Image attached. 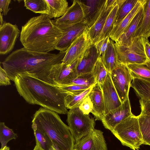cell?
Segmentation results:
<instances>
[{
    "label": "cell",
    "mask_w": 150,
    "mask_h": 150,
    "mask_svg": "<svg viewBox=\"0 0 150 150\" xmlns=\"http://www.w3.org/2000/svg\"><path fill=\"white\" fill-rule=\"evenodd\" d=\"M65 53L66 51L57 54L38 52L23 47L5 59L2 62L3 68L13 81L18 75L26 74L54 84L49 77L50 70L54 65L62 62Z\"/></svg>",
    "instance_id": "6da1fadb"
},
{
    "label": "cell",
    "mask_w": 150,
    "mask_h": 150,
    "mask_svg": "<svg viewBox=\"0 0 150 150\" xmlns=\"http://www.w3.org/2000/svg\"><path fill=\"white\" fill-rule=\"evenodd\" d=\"M14 82L20 95L28 103L38 105L58 114H67L65 100L69 94L57 85L26 74L18 75Z\"/></svg>",
    "instance_id": "7a4b0ae2"
},
{
    "label": "cell",
    "mask_w": 150,
    "mask_h": 150,
    "mask_svg": "<svg viewBox=\"0 0 150 150\" xmlns=\"http://www.w3.org/2000/svg\"><path fill=\"white\" fill-rule=\"evenodd\" d=\"M62 30L46 15L30 18L22 27L20 40L23 47L34 51L48 53L56 50Z\"/></svg>",
    "instance_id": "3957f363"
},
{
    "label": "cell",
    "mask_w": 150,
    "mask_h": 150,
    "mask_svg": "<svg viewBox=\"0 0 150 150\" xmlns=\"http://www.w3.org/2000/svg\"><path fill=\"white\" fill-rule=\"evenodd\" d=\"M58 114L41 107L34 114L32 126L45 133L57 150H73L75 142Z\"/></svg>",
    "instance_id": "277c9868"
},
{
    "label": "cell",
    "mask_w": 150,
    "mask_h": 150,
    "mask_svg": "<svg viewBox=\"0 0 150 150\" xmlns=\"http://www.w3.org/2000/svg\"><path fill=\"white\" fill-rule=\"evenodd\" d=\"M123 145L133 150H138L143 144L138 116L134 115L116 126L111 131Z\"/></svg>",
    "instance_id": "5b68a950"
},
{
    "label": "cell",
    "mask_w": 150,
    "mask_h": 150,
    "mask_svg": "<svg viewBox=\"0 0 150 150\" xmlns=\"http://www.w3.org/2000/svg\"><path fill=\"white\" fill-rule=\"evenodd\" d=\"M114 46L119 64L125 65L141 64L148 60L144 50V38H134L128 46L120 45L115 42Z\"/></svg>",
    "instance_id": "8992f818"
},
{
    "label": "cell",
    "mask_w": 150,
    "mask_h": 150,
    "mask_svg": "<svg viewBox=\"0 0 150 150\" xmlns=\"http://www.w3.org/2000/svg\"><path fill=\"white\" fill-rule=\"evenodd\" d=\"M67 122L75 142L94 129L95 122L89 115L84 114L79 106L70 109L67 113Z\"/></svg>",
    "instance_id": "52a82bcc"
},
{
    "label": "cell",
    "mask_w": 150,
    "mask_h": 150,
    "mask_svg": "<svg viewBox=\"0 0 150 150\" xmlns=\"http://www.w3.org/2000/svg\"><path fill=\"white\" fill-rule=\"evenodd\" d=\"M111 79L122 103L129 96L133 78L126 65L119 64L110 73Z\"/></svg>",
    "instance_id": "ba28073f"
},
{
    "label": "cell",
    "mask_w": 150,
    "mask_h": 150,
    "mask_svg": "<svg viewBox=\"0 0 150 150\" xmlns=\"http://www.w3.org/2000/svg\"><path fill=\"white\" fill-rule=\"evenodd\" d=\"M55 24L63 31L62 35L57 44L56 50L59 52L66 51L73 42L87 30L83 21L74 24L58 23Z\"/></svg>",
    "instance_id": "9c48e42d"
},
{
    "label": "cell",
    "mask_w": 150,
    "mask_h": 150,
    "mask_svg": "<svg viewBox=\"0 0 150 150\" xmlns=\"http://www.w3.org/2000/svg\"><path fill=\"white\" fill-rule=\"evenodd\" d=\"M87 30L79 36L66 51L62 63L70 65L80 59L92 45Z\"/></svg>",
    "instance_id": "30bf717a"
},
{
    "label": "cell",
    "mask_w": 150,
    "mask_h": 150,
    "mask_svg": "<svg viewBox=\"0 0 150 150\" xmlns=\"http://www.w3.org/2000/svg\"><path fill=\"white\" fill-rule=\"evenodd\" d=\"M21 32L16 24L4 22L0 25V54H6L13 50Z\"/></svg>",
    "instance_id": "8fae6325"
},
{
    "label": "cell",
    "mask_w": 150,
    "mask_h": 150,
    "mask_svg": "<svg viewBox=\"0 0 150 150\" xmlns=\"http://www.w3.org/2000/svg\"><path fill=\"white\" fill-rule=\"evenodd\" d=\"M80 59L70 65H66L62 62L54 65L50 70L49 77L54 84H67L76 78L75 69Z\"/></svg>",
    "instance_id": "7c38bea8"
},
{
    "label": "cell",
    "mask_w": 150,
    "mask_h": 150,
    "mask_svg": "<svg viewBox=\"0 0 150 150\" xmlns=\"http://www.w3.org/2000/svg\"><path fill=\"white\" fill-rule=\"evenodd\" d=\"M133 115L128 96L120 106L105 115L101 121L104 127L111 131L117 125Z\"/></svg>",
    "instance_id": "4fadbf2b"
},
{
    "label": "cell",
    "mask_w": 150,
    "mask_h": 150,
    "mask_svg": "<svg viewBox=\"0 0 150 150\" xmlns=\"http://www.w3.org/2000/svg\"><path fill=\"white\" fill-rule=\"evenodd\" d=\"M74 149L76 150H107L103 132L95 129L75 142Z\"/></svg>",
    "instance_id": "5bb4252c"
},
{
    "label": "cell",
    "mask_w": 150,
    "mask_h": 150,
    "mask_svg": "<svg viewBox=\"0 0 150 150\" xmlns=\"http://www.w3.org/2000/svg\"><path fill=\"white\" fill-rule=\"evenodd\" d=\"M105 0H79L87 30L91 27L100 16L105 4Z\"/></svg>",
    "instance_id": "9a60e30c"
},
{
    "label": "cell",
    "mask_w": 150,
    "mask_h": 150,
    "mask_svg": "<svg viewBox=\"0 0 150 150\" xmlns=\"http://www.w3.org/2000/svg\"><path fill=\"white\" fill-rule=\"evenodd\" d=\"M100 86L104 101L105 115L118 107L122 103L112 83L110 73H108L104 82Z\"/></svg>",
    "instance_id": "2e32d148"
},
{
    "label": "cell",
    "mask_w": 150,
    "mask_h": 150,
    "mask_svg": "<svg viewBox=\"0 0 150 150\" xmlns=\"http://www.w3.org/2000/svg\"><path fill=\"white\" fill-rule=\"evenodd\" d=\"M116 3V0H106L99 18L94 24L87 30L92 44L98 41L107 17Z\"/></svg>",
    "instance_id": "e0dca14e"
},
{
    "label": "cell",
    "mask_w": 150,
    "mask_h": 150,
    "mask_svg": "<svg viewBox=\"0 0 150 150\" xmlns=\"http://www.w3.org/2000/svg\"><path fill=\"white\" fill-rule=\"evenodd\" d=\"M99 57L94 44H92L80 59L75 69L76 76L91 72Z\"/></svg>",
    "instance_id": "ac0fdd59"
},
{
    "label": "cell",
    "mask_w": 150,
    "mask_h": 150,
    "mask_svg": "<svg viewBox=\"0 0 150 150\" xmlns=\"http://www.w3.org/2000/svg\"><path fill=\"white\" fill-rule=\"evenodd\" d=\"M146 0H138L130 13L117 26L114 27L109 35L110 39L115 42L139 13Z\"/></svg>",
    "instance_id": "d6986e66"
},
{
    "label": "cell",
    "mask_w": 150,
    "mask_h": 150,
    "mask_svg": "<svg viewBox=\"0 0 150 150\" xmlns=\"http://www.w3.org/2000/svg\"><path fill=\"white\" fill-rule=\"evenodd\" d=\"M89 95L93 104L91 113L96 120L101 121L105 115V105L101 88L98 83L93 86Z\"/></svg>",
    "instance_id": "ffe728a7"
},
{
    "label": "cell",
    "mask_w": 150,
    "mask_h": 150,
    "mask_svg": "<svg viewBox=\"0 0 150 150\" xmlns=\"http://www.w3.org/2000/svg\"><path fill=\"white\" fill-rule=\"evenodd\" d=\"M145 4L115 43L119 45L125 46H128L131 45L134 34L143 19L144 12Z\"/></svg>",
    "instance_id": "44dd1931"
},
{
    "label": "cell",
    "mask_w": 150,
    "mask_h": 150,
    "mask_svg": "<svg viewBox=\"0 0 150 150\" xmlns=\"http://www.w3.org/2000/svg\"><path fill=\"white\" fill-rule=\"evenodd\" d=\"M83 13L79 0H75L63 16L54 21L58 23L74 24L83 21Z\"/></svg>",
    "instance_id": "7402d4cb"
},
{
    "label": "cell",
    "mask_w": 150,
    "mask_h": 150,
    "mask_svg": "<svg viewBox=\"0 0 150 150\" xmlns=\"http://www.w3.org/2000/svg\"><path fill=\"white\" fill-rule=\"evenodd\" d=\"M144 10L143 19L134 33L133 38L148 39L150 37V0H146Z\"/></svg>",
    "instance_id": "603a6c76"
},
{
    "label": "cell",
    "mask_w": 150,
    "mask_h": 150,
    "mask_svg": "<svg viewBox=\"0 0 150 150\" xmlns=\"http://www.w3.org/2000/svg\"><path fill=\"white\" fill-rule=\"evenodd\" d=\"M49 13L47 16L50 19L58 18L63 16L68 8V2L66 0H46Z\"/></svg>",
    "instance_id": "cb8c5ba5"
},
{
    "label": "cell",
    "mask_w": 150,
    "mask_h": 150,
    "mask_svg": "<svg viewBox=\"0 0 150 150\" xmlns=\"http://www.w3.org/2000/svg\"><path fill=\"white\" fill-rule=\"evenodd\" d=\"M133 78L150 82V61L141 64H128L126 65Z\"/></svg>",
    "instance_id": "d4e9b609"
},
{
    "label": "cell",
    "mask_w": 150,
    "mask_h": 150,
    "mask_svg": "<svg viewBox=\"0 0 150 150\" xmlns=\"http://www.w3.org/2000/svg\"><path fill=\"white\" fill-rule=\"evenodd\" d=\"M114 42L110 39L107 48L102 58H100L107 71L111 72L119 64L114 46Z\"/></svg>",
    "instance_id": "484cf974"
},
{
    "label": "cell",
    "mask_w": 150,
    "mask_h": 150,
    "mask_svg": "<svg viewBox=\"0 0 150 150\" xmlns=\"http://www.w3.org/2000/svg\"><path fill=\"white\" fill-rule=\"evenodd\" d=\"M130 87L134 89L140 99L150 100V82L133 78Z\"/></svg>",
    "instance_id": "4316f807"
},
{
    "label": "cell",
    "mask_w": 150,
    "mask_h": 150,
    "mask_svg": "<svg viewBox=\"0 0 150 150\" xmlns=\"http://www.w3.org/2000/svg\"><path fill=\"white\" fill-rule=\"evenodd\" d=\"M138 1V0H116L119 7L114 27L117 25L130 13Z\"/></svg>",
    "instance_id": "83f0119b"
},
{
    "label": "cell",
    "mask_w": 150,
    "mask_h": 150,
    "mask_svg": "<svg viewBox=\"0 0 150 150\" xmlns=\"http://www.w3.org/2000/svg\"><path fill=\"white\" fill-rule=\"evenodd\" d=\"M26 8L35 13L47 15L49 13L48 5L46 0H24Z\"/></svg>",
    "instance_id": "f1b7e54d"
},
{
    "label": "cell",
    "mask_w": 150,
    "mask_h": 150,
    "mask_svg": "<svg viewBox=\"0 0 150 150\" xmlns=\"http://www.w3.org/2000/svg\"><path fill=\"white\" fill-rule=\"evenodd\" d=\"M119 7V5L116 2V4L107 17L98 41L109 36L114 28V23Z\"/></svg>",
    "instance_id": "f546056e"
},
{
    "label": "cell",
    "mask_w": 150,
    "mask_h": 150,
    "mask_svg": "<svg viewBox=\"0 0 150 150\" xmlns=\"http://www.w3.org/2000/svg\"><path fill=\"white\" fill-rule=\"evenodd\" d=\"M93 86H91L78 94H68L66 97L65 100V105L67 108L70 110L79 106L81 102L90 93Z\"/></svg>",
    "instance_id": "4dcf8cb0"
},
{
    "label": "cell",
    "mask_w": 150,
    "mask_h": 150,
    "mask_svg": "<svg viewBox=\"0 0 150 150\" xmlns=\"http://www.w3.org/2000/svg\"><path fill=\"white\" fill-rule=\"evenodd\" d=\"M138 116L143 144L150 146V115Z\"/></svg>",
    "instance_id": "1f68e13d"
},
{
    "label": "cell",
    "mask_w": 150,
    "mask_h": 150,
    "mask_svg": "<svg viewBox=\"0 0 150 150\" xmlns=\"http://www.w3.org/2000/svg\"><path fill=\"white\" fill-rule=\"evenodd\" d=\"M32 127L35 137L36 144L43 150H50L53 146L49 137L35 127L32 126Z\"/></svg>",
    "instance_id": "d6a6232c"
},
{
    "label": "cell",
    "mask_w": 150,
    "mask_h": 150,
    "mask_svg": "<svg viewBox=\"0 0 150 150\" xmlns=\"http://www.w3.org/2000/svg\"><path fill=\"white\" fill-rule=\"evenodd\" d=\"M17 134L13 130L7 127L4 122L0 123V142L1 144V149L5 146L8 142L13 139H16Z\"/></svg>",
    "instance_id": "836d02e7"
},
{
    "label": "cell",
    "mask_w": 150,
    "mask_h": 150,
    "mask_svg": "<svg viewBox=\"0 0 150 150\" xmlns=\"http://www.w3.org/2000/svg\"><path fill=\"white\" fill-rule=\"evenodd\" d=\"M97 83L93 74L91 72L78 76L68 84L90 87L93 86Z\"/></svg>",
    "instance_id": "e575fe53"
},
{
    "label": "cell",
    "mask_w": 150,
    "mask_h": 150,
    "mask_svg": "<svg viewBox=\"0 0 150 150\" xmlns=\"http://www.w3.org/2000/svg\"><path fill=\"white\" fill-rule=\"evenodd\" d=\"M92 72L95 77L96 82L100 86L104 82L108 72L106 69L100 58L96 62Z\"/></svg>",
    "instance_id": "d590c367"
},
{
    "label": "cell",
    "mask_w": 150,
    "mask_h": 150,
    "mask_svg": "<svg viewBox=\"0 0 150 150\" xmlns=\"http://www.w3.org/2000/svg\"><path fill=\"white\" fill-rule=\"evenodd\" d=\"M57 86L62 90L67 92L69 94L71 95L80 93L91 87L72 84Z\"/></svg>",
    "instance_id": "8d00e7d4"
},
{
    "label": "cell",
    "mask_w": 150,
    "mask_h": 150,
    "mask_svg": "<svg viewBox=\"0 0 150 150\" xmlns=\"http://www.w3.org/2000/svg\"><path fill=\"white\" fill-rule=\"evenodd\" d=\"M110 38L108 36L97 42L95 45L99 57L101 58L103 57L107 48Z\"/></svg>",
    "instance_id": "74e56055"
},
{
    "label": "cell",
    "mask_w": 150,
    "mask_h": 150,
    "mask_svg": "<svg viewBox=\"0 0 150 150\" xmlns=\"http://www.w3.org/2000/svg\"><path fill=\"white\" fill-rule=\"evenodd\" d=\"M88 95L81 102L79 106L80 110L84 114L89 115L93 108V104Z\"/></svg>",
    "instance_id": "f35d334b"
},
{
    "label": "cell",
    "mask_w": 150,
    "mask_h": 150,
    "mask_svg": "<svg viewBox=\"0 0 150 150\" xmlns=\"http://www.w3.org/2000/svg\"><path fill=\"white\" fill-rule=\"evenodd\" d=\"M139 102L141 109V115H150V100L140 99Z\"/></svg>",
    "instance_id": "ab89813d"
},
{
    "label": "cell",
    "mask_w": 150,
    "mask_h": 150,
    "mask_svg": "<svg viewBox=\"0 0 150 150\" xmlns=\"http://www.w3.org/2000/svg\"><path fill=\"white\" fill-rule=\"evenodd\" d=\"M11 80L4 70L1 66L0 67V85L7 86L11 84Z\"/></svg>",
    "instance_id": "60d3db41"
},
{
    "label": "cell",
    "mask_w": 150,
    "mask_h": 150,
    "mask_svg": "<svg viewBox=\"0 0 150 150\" xmlns=\"http://www.w3.org/2000/svg\"><path fill=\"white\" fill-rule=\"evenodd\" d=\"M11 0H0V11L3 12V14L6 16L11 8H9V6L11 3Z\"/></svg>",
    "instance_id": "b9f144b4"
},
{
    "label": "cell",
    "mask_w": 150,
    "mask_h": 150,
    "mask_svg": "<svg viewBox=\"0 0 150 150\" xmlns=\"http://www.w3.org/2000/svg\"><path fill=\"white\" fill-rule=\"evenodd\" d=\"M144 45L146 56L150 61V44L148 39L144 38Z\"/></svg>",
    "instance_id": "7bdbcfd3"
},
{
    "label": "cell",
    "mask_w": 150,
    "mask_h": 150,
    "mask_svg": "<svg viewBox=\"0 0 150 150\" xmlns=\"http://www.w3.org/2000/svg\"><path fill=\"white\" fill-rule=\"evenodd\" d=\"M3 14L1 13L0 12V25H2L4 23V21L3 18Z\"/></svg>",
    "instance_id": "ee69618b"
},
{
    "label": "cell",
    "mask_w": 150,
    "mask_h": 150,
    "mask_svg": "<svg viewBox=\"0 0 150 150\" xmlns=\"http://www.w3.org/2000/svg\"><path fill=\"white\" fill-rule=\"evenodd\" d=\"M33 150H43L39 146L36 144L34 149Z\"/></svg>",
    "instance_id": "f6af8a7d"
},
{
    "label": "cell",
    "mask_w": 150,
    "mask_h": 150,
    "mask_svg": "<svg viewBox=\"0 0 150 150\" xmlns=\"http://www.w3.org/2000/svg\"><path fill=\"white\" fill-rule=\"evenodd\" d=\"M10 149L7 146L4 147L2 149H1L0 150H9Z\"/></svg>",
    "instance_id": "bcb514c9"
},
{
    "label": "cell",
    "mask_w": 150,
    "mask_h": 150,
    "mask_svg": "<svg viewBox=\"0 0 150 150\" xmlns=\"http://www.w3.org/2000/svg\"><path fill=\"white\" fill-rule=\"evenodd\" d=\"M50 150H57L53 146Z\"/></svg>",
    "instance_id": "7dc6e473"
},
{
    "label": "cell",
    "mask_w": 150,
    "mask_h": 150,
    "mask_svg": "<svg viewBox=\"0 0 150 150\" xmlns=\"http://www.w3.org/2000/svg\"><path fill=\"white\" fill-rule=\"evenodd\" d=\"M73 150H76L74 149Z\"/></svg>",
    "instance_id": "c3c4849f"
},
{
    "label": "cell",
    "mask_w": 150,
    "mask_h": 150,
    "mask_svg": "<svg viewBox=\"0 0 150 150\" xmlns=\"http://www.w3.org/2000/svg\"><path fill=\"white\" fill-rule=\"evenodd\" d=\"M149 43H150V42H149Z\"/></svg>",
    "instance_id": "681fc988"
},
{
    "label": "cell",
    "mask_w": 150,
    "mask_h": 150,
    "mask_svg": "<svg viewBox=\"0 0 150 150\" xmlns=\"http://www.w3.org/2000/svg\"></svg>",
    "instance_id": "f907efd6"
}]
</instances>
